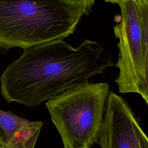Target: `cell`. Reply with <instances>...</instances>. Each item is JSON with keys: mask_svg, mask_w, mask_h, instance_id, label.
<instances>
[{"mask_svg": "<svg viewBox=\"0 0 148 148\" xmlns=\"http://www.w3.org/2000/svg\"><path fill=\"white\" fill-rule=\"evenodd\" d=\"M109 90L107 83L88 82L46 102L64 148H90L98 141Z\"/></svg>", "mask_w": 148, "mask_h": 148, "instance_id": "cell-3", "label": "cell"}, {"mask_svg": "<svg viewBox=\"0 0 148 148\" xmlns=\"http://www.w3.org/2000/svg\"><path fill=\"white\" fill-rule=\"evenodd\" d=\"M29 122V120L17 116L10 112L0 110V127L5 132V140L10 139Z\"/></svg>", "mask_w": 148, "mask_h": 148, "instance_id": "cell-7", "label": "cell"}, {"mask_svg": "<svg viewBox=\"0 0 148 148\" xmlns=\"http://www.w3.org/2000/svg\"><path fill=\"white\" fill-rule=\"evenodd\" d=\"M97 42L73 47L64 40L24 49L0 76L1 92L8 102L34 107L114 66Z\"/></svg>", "mask_w": 148, "mask_h": 148, "instance_id": "cell-1", "label": "cell"}, {"mask_svg": "<svg viewBox=\"0 0 148 148\" xmlns=\"http://www.w3.org/2000/svg\"><path fill=\"white\" fill-rule=\"evenodd\" d=\"M64 2L72 6L82 8L85 11L86 14H88L96 0H61Z\"/></svg>", "mask_w": 148, "mask_h": 148, "instance_id": "cell-8", "label": "cell"}, {"mask_svg": "<svg viewBox=\"0 0 148 148\" xmlns=\"http://www.w3.org/2000/svg\"><path fill=\"white\" fill-rule=\"evenodd\" d=\"M103 1L105 2H107L112 3H116L120 6L121 4L124 3V2H125L129 0H103Z\"/></svg>", "mask_w": 148, "mask_h": 148, "instance_id": "cell-9", "label": "cell"}, {"mask_svg": "<svg viewBox=\"0 0 148 148\" xmlns=\"http://www.w3.org/2000/svg\"><path fill=\"white\" fill-rule=\"evenodd\" d=\"M43 123L30 121L10 139L4 140V148H34Z\"/></svg>", "mask_w": 148, "mask_h": 148, "instance_id": "cell-6", "label": "cell"}, {"mask_svg": "<svg viewBox=\"0 0 148 148\" xmlns=\"http://www.w3.org/2000/svg\"><path fill=\"white\" fill-rule=\"evenodd\" d=\"M83 9L61 0H0V48L23 49L72 34Z\"/></svg>", "mask_w": 148, "mask_h": 148, "instance_id": "cell-2", "label": "cell"}, {"mask_svg": "<svg viewBox=\"0 0 148 148\" xmlns=\"http://www.w3.org/2000/svg\"><path fill=\"white\" fill-rule=\"evenodd\" d=\"M0 148H4V140L0 136Z\"/></svg>", "mask_w": 148, "mask_h": 148, "instance_id": "cell-10", "label": "cell"}, {"mask_svg": "<svg viewBox=\"0 0 148 148\" xmlns=\"http://www.w3.org/2000/svg\"><path fill=\"white\" fill-rule=\"evenodd\" d=\"M98 142L101 148H148V139L127 102L109 91Z\"/></svg>", "mask_w": 148, "mask_h": 148, "instance_id": "cell-5", "label": "cell"}, {"mask_svg": "<svg viewBox=\"0 0 148 148\" xmlns=\"http://www.w3.org/2000/svg\"><path fill=\"white\" fill-rule=\"evenodd\" d=\"M121 16L114 27L119 39V69L115 80L121 93H137L148 103V42L143 40L134 0L119 6Z\"/></svg>", "mask_w": 148, "mask_h": 148, "instance_id": "cell-4", "label": "cell"}]
</instances>
